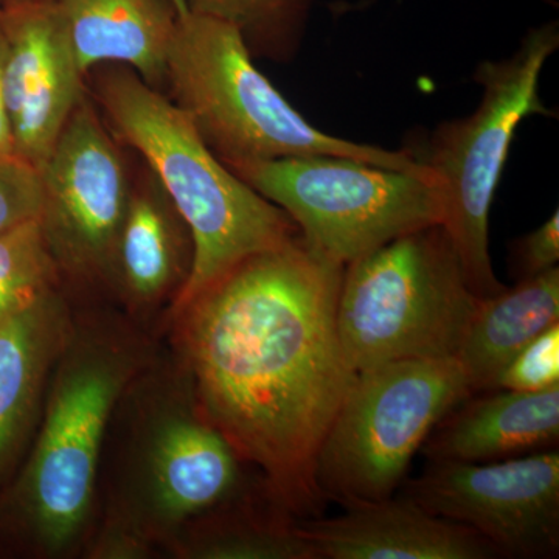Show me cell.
Wrapping results in <instances>:
<instances>
[{"mask_svg":"<svg viewBox=\"0 0 559 559\" xmlns=\"http://www.w3.org/2000/svg\"><path fill=\"white\" fill-rule=\"evenodd\" d=\"M344 267L300 235L242 260L164 325L205 417L299 520L322 509L316 463L356 378L336 325Z\"/></svg>","mask_w":559,"mask_h":559,"instance_id":"obj_1","label":"cell"},{"mask_svg":"<svg viewBox=\"0 0 559 559\" xmlns=\"http://www.w3.org/2000/svg\"><path fill=\"white\" fill-rule=\"evenodd\" d=\"M27 457L0 495V554L83 559L110 417L162 337L112 305L73 308Z\"/></svg>","mask_w":559,"mask_h":559,"instance_id":"obj_2","label":"cell"},{"mask_svg":"<svg viewBox=\"0 0 559 559\" xmlns=\"http://www.w3.org/2000/svg\"><path fill=\"white\" fill-rule=\"evenodd\" d=\"M242 466L162 337L110 417L83 559L164 558L183 525L248 484Z\"/></svg>","mask_w":559,"mask_h":559,"instance_id":"obj_3","label":"cell"},{"mask_svg":"<svg viewBox=\"0 0 559 559\" xmlns=\"http://www.w3.org/2000/svg\"><path fill=\"white\" fill-rule=\"evenodd\" d=\"M106 66L94 83L106 120L143 157L193 235V271L168 319L242 260L293 241L300 230L215 156L170 98L127 66Z\"/></svg>","mask_w":559,"mask_h":559,"instance_id":"obj_4","label":"cell"},{"mask_svg":"<svg viewBox=\"0 0 559 559\" xmlns=\"http://www.w3.org/2000/svg\"><path fill=\"white\" fill-rule=\"evenodd\" d=\"M165 84L168 98L227 168L326 154L432 178L411 151L349 142L308 123L255 68L241 33L227 22L194 13L180 17Z\"/></svg>","mask_w":559,"mask_h":559,"instance_id":"obj_5","label":"cell"},{"mask_svg":"<svg viewBox=\"0 0 559 559\" xmlns=\"http://www.w3.org/2000/svg\"><path fill=\"white\" fill-rule=\"evenodd\" d=\"M477 300L441 224L401 235L344 267L342 352L356 373L395 360L455 358Z\"/></svg>","mask_w":559,"mask_h":559,"instance_id":"obj_6","label":"cell"},{"mask_svg":"<svg viewBox=\"0 0 559 559\" xmlns=\"http://www.w3.org/2000/svg\"><path fill=\"white\" fill-rule=\"evenodd\" d=\"M557 22L533 28L510 58L477 66L474 80L484 87L477 109L433 132L423 154L441 194V226L457 250L471 293L479 299L506 289L489 255V212L511 140L521 121L550 110L539 97L540 72L558 50Z\"/></svg>","mask_w":559,"mask_h":559,"instance_id":"obj_7","label":"cell"},{"mask_svg":"<svg viewBox=\"0 0 559 559\" xmlns=\"http://www.w3.org/2000/svg\"><path fill=\"white\" fill-rule=\"evenodd\" d=\"M469 395L455 358L358 371L319 451L320 495L344 507L393 498L437 423Z\"/></svg>","mask_w":559,"mask_h":559,"instance_id":"obj_8","label":"cell"},{"mask_svg":"<svg viewBox=\"0 0 559 559\" xmlns=\"http://www.w3.org/2000/svg\"><path fill=\"white\" fill-rule=\"evenodd\" d=\"M229 170L282 209L310 248L342 266L441 223L439 186L425 176L326 154L248 162Z\"/></svg>","mask_w":559,"mask_h":559,"instance_id":"obj_9","label":"cell"},{"mask_svg":"<svg viewBox=\"0 0 559 559\" xmlns=\"http://www.w3.org/2000/svg\"><path fill=\"white\" fill-rule=\"evenodd\" d=\"M39 176L38 223L66 297L73 308L112 305L110 259L132 180L87 92L40 165Z\"/></svg>","mask_w":559,"mask_h":559,"instance_id":"obj_10","label":"cell"},{"mask_svg":"<svg viewBox=\"0 0 559 559\" xmlns=\"http://www.w3.org/2000/svg\"><path fill=\"white\" fill-rule=\"evenodd\" d=\"M404 496L457 522L503 558H554L559 551V454L539 451L499 462H430Z\"/></svg>","mask_w":559,"mask_h":559,"instance_id":"obj_11","label":"cell"},{"mask_svg":"<svg viewBox=\"0 0 559 559\" xmlns=\"http://www.w3.org/2000/svg\"><path fill=\"white\" fill-rule=\"evenodd\" d=\"M0 25L13 153L39 170L86 94V75L47 0H9Z\"/></svg>","mask_w":559,"mask_h":559,"instance_id":"obj_12","label":"cell"},{"mask_svg":"<svg viewBox=\"0 0 559 559\" xmlns=\"http://www.w3.org/2000/svg\"><path fill=\"white\" fill-rule=\"evenodd\" d=\"M194 264L190 227L150 168L132 180L109 271L110 304L142 329L164 323Z\"/></svg>","mask_w":559,"mask_h":559,"instance_id":"obj_13","label":"cell"},{"mask_svg":"<svg viewBox=\"0 0 559 559\" xmlns=\"http://www.w3.org/2000/svg\"><path fill=\"white\" fill-rule=\"evenodd\" d=\"M73 312L57 289L0 322V495L31 450Z\"/></svg>","mask_w":559,"mask_h":559,"instance_id":"obj_14","label":"cell"},{"mask_svg":"<svg viewBox=\"0 0 559 559\" xmlns=\"http://www.w3.org/2000/svg\"><path fill=\"white\" fill-rule=\"evenodd\" d=\"M345 509L329 520L299 521L319 559L502 558L479 533L429 513L406 496Z\"/></svg>","mask_w":559,"mask_h":559,"instance_id":"obj_15","label":"cell"},{"mask_svg":"<svg viewBox=\"0 0 559 559\" xmlns=\"http://www.w3.org/2000/svg\"><path fill=\"white\" fill-rule=\"evenodd\" d=\"M559 439V384L540 392L492 389L460 401L429 433L430 462L487 463L554 448Z\"/></svg>","mask_w":559,"mask_h":559,"instance_id":"obj_16","label":"cell"},{"mask_svg":"<svg viewBox=\"0 0 559 559\" xmlns=\"http://www.w3.org/2000/svg\"><path fill=\"white\" fill-rule=\"evenodd\" d=\"M60 20L81 72L127 66L154 90L165 86L167 61L182 14L171 0H47Z\"/></svg>","mask_w":559,"mask_h":559,"instance_id":"obj_17","label":"cell"},{"mask_svg":"<svg viewBox=\"0 0 559 559\" xmlns=\"http://www.w3.org/2000/svg\"><path fill=\"white\" fill-rule=\"evenodd\" d=\"M299 521L263 480L248 481L237 495L183 525L164 558L319 559L301 536Z\"/></svg>","mask_w":559,"mask_h":559,"instance_id":"obj_18","label":"cell"},{"mask_svg":"<svg viewBox=\"0 0 559 559\" xmlns=\"http://www.w3.org/2000/svg\"><path fill=\"white\" fill-rule=\"evenodd\" d=\"M558 322V266L477 300L455 356L471 395L496 389L511 359Z\"/></svg>","mask_w":559,"mask_h":559,"instance_id":"obj_19","label":"cell"},{"mask_svg":"<svg viewBox=\"0 0 559 559\" xmlns=\"http://www.w3.org/2000/svg\"><path fill=\"white\" fill-rule=\"evenodd\" d=\"M189 13L234 25L252 57L285 61L299 49L316 0H186Z\"/></svg>","mask_w":559,"mask_h":559,"instance_id":"obj_20","label":"cell"},{"mask_svg":"<svg viewBox=\"0 0 559 559\" xmlns=\"http://www.w3.org/2000/svg\"><path fill=\"white\" fill-rule=\"evenodd\" d=\"M57 289L60 274L38 219L0 234V322Z\"/></svg>","mask_w":559,"mask_h":559,"instance_id":"obj_21","label":"cell"},{"mask_svg":"<svg viewBox=\"0 0 559 559\" xmlns=\"http://www.w3.org/2000/svg\"><path fill=\"white\" fill-rule=\"evenodd\" d=\"M559 384V322L544 330L511 359L496 389L540 392Z\"/></svg>","mask_w":559,"mask_h":559,"instance_id":"obj_22","label":"cell"},{"mask_svg":"<svg viewBox=\"0 0 559 559\" xmlns=\"http://www.w3.org/2000/svg\"><path fill=\"white\" fill-rule=\"evenodd\" d=\"M39 170L21 157L0 156V234L38 219Z\"/></svg>","mask_w":559,"mask_h":559,"instance_id":"obj_23","label":"cell"},{"mask_svg":"<svg viewBox=\"0 0 559 559\" xmlns=\"http://www.w3.org/2000/svg\"><path fill=\"white\" fill-rule=\"evenodd\" d=\"M559 213H554L543 226L514 241L511 270L520 280L536 277L558 266Z\"/></svg>","mask_w":559,"mask_h":559,"instance_id":"obj_24","label":"cell"},{"mask_svg":"<svg viewBox=\"0 0 559 559\" xmlns=\"http://www.w3.org/2000/svg\"><path fill=\"white\" fill-rule=\"evenodd\" d=\"M3 43L2 25H0V156L13 153V138H11L9 116H7L5 95H3Z\"/></svg>","mask_w":559,"mask_h":559,"instance_id":"obj_25","label":"cell"},{"mask_svg":"<svg viewBox=\"0 0 559 559\" xmlns=\"http://www.w3.org/2000/svg\"><path fill=\"white\" fill-rule=\"evenodd\" d=\"M171 2L175 3L176 9L179 10V13L182 14V16H186V14L189 13L186 0H171Z\"/></svg>","mask_w":559,"mask_h":559,"instance_id":"obj_26","label":"cell"},{"mask_svg":"<svg viewBox=\"0 0 559 559\" xmlns=\"http://www.w3.org/2000/svg\"><path fill=\"white\" fill-rule=\"evenodd\" d=\"M5 2H9V0H0V5H3Z\"/></svg>","mask_w":559,"mask_h":559,"instance_id":"obj_27","label":"cell"}]
</instances>
